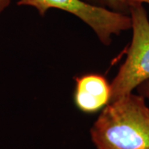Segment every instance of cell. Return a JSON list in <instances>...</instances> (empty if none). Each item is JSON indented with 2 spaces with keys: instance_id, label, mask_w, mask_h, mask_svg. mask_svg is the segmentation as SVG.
I'll use <instances>...</instances> for the list:
<instances>
[{
  "instance_id": "5b68a950",
  "label": "cell",
  "mask_w": 149,
  "mask_h": 149,
  "mask_svg": "<svg viewBox=\"0 0 149 149\" xmlns=\"http://www.w3.org/2000/svg\"><path fill=\"white\" fill-rule=\"evenodd\" d=\"M83 1L93 5L103 7L118 13H123L127 14L129 13V7L125 0H83Z\"/></svg>"
},
{
  "instance_id": "ba28073f",
  "label": "cell",
  "mask_w": 149,
  "mask_h": 149,
  "mask_svg": "<svg viewBox=\"0 0 149 149\" xmlns=\"http://www.w3.org/2000/svg\"><path fill=\"white\" fill-rule=\"evenodd\" d=\"M125 1H126L128 7L132 4H137V3H141V4L147 3L149 5V0H125Z\"/></svg>"
},
{
  "instance_id": "8992f818",
  "label": "cell",
  "mask_w": 149,
  "mask_h": 149,
  "mask_svg": "<svg viewBox=\"0 0 149 149\" xmlns=\"http://www.w3.org/2000/svg\"><path fill=\"white\" fill-rule=\"evenodd\" d=\"M138 88L139 94L149 100V80H146L142 85H139Z\"/></svg>"
},
{
  "instance_id": "3957f363",
  "label": "cell",
  "mask_w": 149,
  "mask_h": 149,
  "mask_svg": "<svg viewBox=\"0 0 149 149\" xmlns=\"http://www.w3.org/2000/svg\"><path fill=\"white\" fill-rule=\"evenodd\" d=\"M17 5L32 7L42 16L50 8L70 13L86 23L104 45L110 44L113 35H119L132 27L129 14L93 5L83 0H17Z\"/></svg>"
},
{
  "instance_id": "7a4b0ae2",
  "label": "cell",
  "mask_w": 149,
  "mask_h": 149,
  "mask_svg": "<svg viewBox=\"0 0 149 149\" xmlns=\"http://www.w3.org/2000/svg\"><path fill=\"white\" fill-rule=\"evenodd\" d=\"M133 37L127 58L110 84V102L133 93L149 80V19L143 4L129 6Z\"/></svg>"
},
{
  "instance_id": "6da1fadb",
  "label": "cell",
  "mask_w": 149,
  "mask_h": 149,
  "mask_svg": "<svg viewBox=\"0 0 149 149\" xmlns=\"http://www.w3.org/2000/svg\"><path fill=\"white\" fill-rule=\"evenodd\" d=\"M97 149H149V107L130 93L109 103L91 128Z\"/></svg>"
},
{
  "instance_id": "277c9868",
  "label": "cell",
  "mask_w": 149,
  "mask_h": 149,
  "mask_svg": "<svg viewBox=\"0 0 149 149\" xmlns=\"http://www.w3.org/2000/svg\"><path fill=\"white\" fill-rule=\"evenodd\" d=\"M111 85L99 74H87L75 80L74 100L81 111L91 113L103 109L110 102Z\"/></svg>"
},
{
  "instance_id": "52a82bcc",
  "label": "cell",
  "mask_w": 149,
  "mask_h": 149,
  "mask_svg": "<svg viewBox=\"0 0 149 149\" xmlns=\"http://www.w3.org/2000/svg\"><path fill=\"white\" fill-rule=\"evenodd\" d=\"M11 0H0V15L9 7Z\"/></svg>"
}]
</instances>
